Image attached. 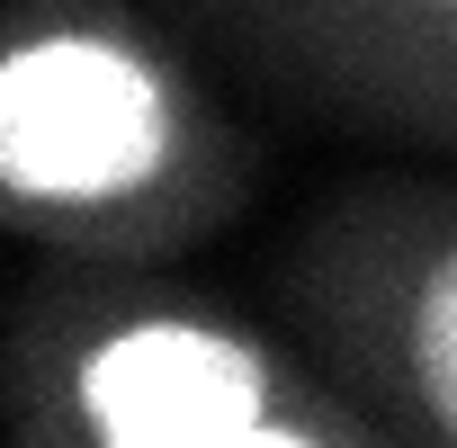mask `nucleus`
<instances>
[{"label": "nucleus", "mask_w": 457, "mask_h": 448, "mask_svg": "<svg viewBox=\"0 0 457 448\" xmlns=\"http://www.w3.org/2000/svg\"><path fill=\"white\" fill-rule=\"evenodd\" d=\"M162 162L153 81L90 37L28 46L0 72V179L19 197H108Z\"/></svg>", "instance_id": "obj_1"}, {"label": "nucleus", "mask_w": 457, "mask_h": 448, "mask_svg": "<svg viewBox=\"0 0 457 448\" xmlns=\"http://www.w3.org/2000/svg\"><path fill=\"white\" fill-rule=\"evenodd\" d=\"M412 368H421L430 412L457 430V261H439V278L421 287V314H412Z\"/></svg>", "instance_id": "obj_3"}, {"label": "nucleus", "mask_w": 457, "mask_h": 448, "mask_svg": "<svg viewBox=\"0 0 457 448\" xmlns=\"http://www.w3.org/2000/svg\"><path fill=\"white\" fill-rule=\"evenodd\" d=\"M81 403L99 421V439L117 448H243L270 439V403H261V368L215 341L197 323H135L126 341H108L81 377Z\"/></svg>", "instance_id": "obj_2"}]
</instances>
